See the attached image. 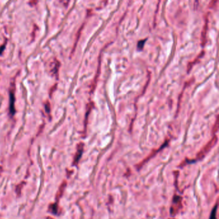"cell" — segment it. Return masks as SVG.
Returning <instances> with one entry per match:
<instances>
[{
  "mask_svg": "<svg viewBox=\"0 0 219 219\" xmlns=\"http://www.w3.org/2000/svg\"><path fill=\"white\" fill-rule=\"evenodd\" d=\"M59 67H60V62L56 59H53V60L50 64V72L52 74V75L58 77Z\"/></svg>",
  "mask_w": 219,
  "mask_h": 219,
  "instance_id": "obj_3",
  "label": "cell"
},
{
  "mask_svg": "<svg viewBox=\"0 0 219 219\" xmlns=\"http://www.w3.org/2000/svg\"><path fill=\"white\" fill-rule=\"evenodd\" d=\"M217 206H218V204H216L214 208H213V209L212 211H211V215H210V219H217V217H216V215H217Z\"/></svg>",
  "mask_w": 219,
  "mask_h": 219,
  "instance_id": "obj_5",
  "label": "cell"
},
{
  "mask_svg": "<svg viewBox=\"0 0 219 219\" xmlns=\"http://www.w3.org/2000/svg\"><path fill=\"white\" fill-rule=\"evenodd\" d=\"M144 43H145V40H140V41L138 43L139 48H140V49L143 48V44H144Z\"/></svg>",
  "mask_w": 219,
  "mask_h": 219,
  "instance_id": "obj_7",
  "label": "cell"
},
{
  "mask_svg": "<svg viewBox=\"0 0 219 219\" xmlns=\"http://www.w3.org/2000/svg\"><path fill=\"white\" fill-rule=\"evenodd\" d=\"M5 44H3V45H2V46H0V55L3 53V50H5Z\"/></svg>",
  "mask_w": 219,
  "mask_h": 219,
  "instance_id": "obj_8",
  "label": "cell"
},
{
  "mask_svg": "<svg viewBox=\"0 0 219 219\" xmlns=\"http://www.w3.org/2000/svg\"><path fill=\"white\" fill-rule=\"evenodd\" d=\"M83 146H84L83 143H80V144L79 145V146H78L77 152L76 155H75V161H74V162H75V163H77V162L79 161V159L80 158L81 156H82V151H83Z\"/></svg>",
  "mask_w": 219,
  "mask_h": 219,
  "instance_id": "obj_4",
  "label": "cell"
},
{
  "mask_svg": "<svg viewBox=\"0 0 219 219\" xmlns=\"http://www.w3.org/2000/svg\"><path fill=\"white\" fill-rule=\"evenodd\" d=\"M217 141V136H215V137H213V138L211 139V140H210V141H209L208 143H207V144L206 145L204 146L201 150H200V152L197 154V159H198V160H201V159H203V158L204 157V156H205L208 153V152L210 151L211 149H212L213 146L216 144Z\"/></svg>",
  "mask_w": 219,
  "mask_h": 219,
  "instance_id": "obj_1",
  "label": "cell"
},
{
  "mask_svg": "<svg viewBox=\"0 0 219 219\" xmlns=\"http://www.w3.org/2000/svg\"><path fill=\"white\" fill-rule=\"evenodd\" d=\"M14 91H15V88H13L12 89H11L10 90V113L12 115H14L16 113L15 110V105H14V103H15V93H14Z\"/></svg>",
  "mask_w": 219,
  "mask_h": 219,
  "instance_id": "obj_2",
  "label": "cell"
},
{
  "mask_svg": "<svg viewBox=\"0 0 219 219\" xmlns=\"http://www.w3.org/2000/svg\"><path fill=\"white\" fill-rule=\"evenodd\" d=\"M217 125H218V120H217V122H216V126ZM217 131V128H216L215 130L214 133H216Z\"/></svg>",
  "mask_w": 219,
  "mask_h": 219,
  "instance_id": "obj_9",
  "label": "cell"
},
{
  "mask_svg": "<svg viewBox=\"0 0 219 219\" xmlns=\"http://www.w3.org/2000/svg\"><path fill=\"white\" fill-rule=\"evenodd\" d=\"M45 108H46V111L48 113H49L50 112V104H49V102L48 101L47 104H46V105H45Z\"/></svg>",
  "mask_w": 219,
  "mask_h": 219,
  "instance_id": "obj_6",
  "label": "cell"
}]
</instances>
